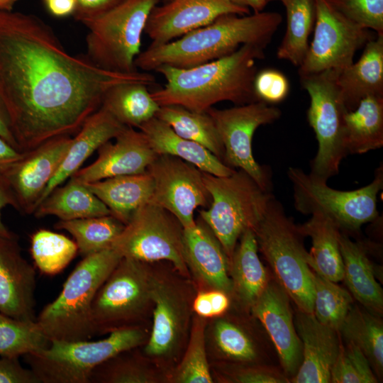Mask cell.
<instances>
[{"label":"cell","mask_w":383,"mask_h":383,"mask_svg":"<svg viewBox=\"0 0 383 383\" xmlns=\"http://www.w3.org/2000/svg\"><path fill=\"white\" fill-rule=\"evenodd\" d=\"M377 377L359 348L350 342L340 344L331 372L332 383H377Z\"/></svg>","instance_id":"44"},{"label":"cell","mask_w":383,"mask_h":383,"mask_svg":"<svg viewBox=\"0 0 383 383\" xmlns=\"http://www.w3.org/2000/svg\"><path fill=\"white\" fill-rule=\"evenodd\" d=\"M193 309L196 314L203 318L213 317L212 307L207 292H199L193 302Z\"/></svg>","instance_id":"53"},{"label":"cell","mask_w":383,"mask_h":383,"mask_svg":"<svg viewBox=\"0 0 383 383\" xmlns=\"http://www.w3.org/2000/svg\"><path fill=\"white\" fill-rule=\"evenodd\" d=\"M281 1L282 0H267V3H269L270 1Z\"/></svg>","instance_id":"58"},{"label":"cell","mask_w":383,"mask_h":383,"mask_svg":"<svg viewBox=\"0 0 383 383\" xmlns=\"http://www.w3.org/2000/svg\"><path fill=\"white\" fill-rule=\"evenodd\" d=\"M282 21L277 12L222 15L211 23L161 45H150L135 60L144 72L169 65L188 68L227 56L251 44L265 49Z\"/></svg>","instance_id":"3"},{"label":"cell","mask_w":383,"mask_h":383,"mask_svg":"<svg viewBox=\"0 0 383 383\" xmlns=\"http://www.w3.org/2000/svg\"><path fill=\"white\" fill-rule=\"evenodd\" d=\"M35 268L23 257L18 238L0 236V312L35 321Z\"/></svg>","instance_id":"20"},{"label":"cell","mask_w":383,"mask_h":383,"mask_svg":"<svg viewBox=\"0 0 383 383\" xmlns=\"http://www.w3.org/2000/svg\"><path fill=\"white\" fill-rule=\"evenodd\" d=\"M165 1H169V0H165Z\"/></svg>","instance_id":"59"},{"label":"cell","mask_w":383,"mask_h":383,"mask_svg":"<svg viewBox=\"0 0 383 383\" xmlns=\"http://www.w3.org/2000/svg\"><path fill=\"white\" fill-rule=\"evenodd\" d=\"M313 38L299 67V76L342 70L354 61L356 52L373 39L372 30L342 15L327 0H315Z\"/></svg>","instance_id":"14"},{"label":"cell","mask_w":383,"mask_h":383,"mask_svg":"<svg viewBox=\"0 0 383 383\" xmlns=\"http://www.w3.org/2000/svg\"><path fill=\"white\" fill-rule=\"evenodd\" d=\"M183 229L178 219L164 208L148 202L125 225L111 248L122 257L145 263L167 260L188 274L183 252Z\"/></svg>","instance_id":"12"},{"label":"cell","mask_w":383,"mask_h":383,"mask_svg":"<svg viewBox=\"0 0 383 383\" xmlns=\"http://www.w3.org/2000/svg\"><path fill=\"white\" fill-rule=\"evenodd\" d=\"M287 14V28L277 56L296 67L302 64L309 38L316 21L315 0H282Z\"/></svg>","instance_id":"36"},{"label":"cell","mask_w":383,"mask_h":383,"mask_svg":"<svg viewBox=\"0 0 383 383\" xmlns=\"http://www.w3.org/2000/svg\"><path fill=\"white\" fill-rule=\"evenodd\" d=\"M146 172L153 181L150 202L173 214L184 228L194 226L195 210L209 207L211 203L203 172L189 162L167 155H157Z\"/></svg>","instance_id":"15"},{"label":"cell","mask_w":383,"mask_h":383,"mask_svg":"<svg viewBox=\"0 0 383 383\" xmlns=\"http://www.w3.org/2000/svg\"><path fill=\"white\" fill-rule=\"evenodd\" d=\"M150 282L145 262L122 257L94 299L91 319L95 334L138 326L151 301Z\"/></svg>","instance_id":"11"},{"label":"cell","mask_w":383,"mask_h":383,"mask_svg":"<svg viewBox=\"0 0 383 383\" xmlns=\"http://www.w3.org/2000/svg\"><path fill=\"white\" fill-rule=\"evenodd\" d=\"M72 140L70 135L57 136L23 152L1 180L13 200V207L21 213L33 214Z\"/></svg>","instance_id":"16"},{"label":"cell","mask_w":383,"mask_h":383,"mask_svg":"<svg viewBox=\"0 0 383 383\" xmlns=\"http://www.w3.org/2000/svg\"><path fill=\"white\" fill-rule=\"evenodd\" d=\"M238 383H286L289 379L276 369L268 367H248L236 370L232 377Z\"/></svg>","instance_id":"47"},{"label":"cell","mask_w":383,"mask_h":383,"mask_svg":"<svg viewBox=\"0 0 383 383\" xmlns=\"http://www.w3.org/2000/svg\"><path fill=\"white\" fill-rule=\"evenodd\" d=\"M265 49L245 44L221 58L188 68L157 67L165 85L151 93L160 106L177 105L196 112H206L218 102L242 105L258 101L253 90L256 63Z\"/></svg>","instance_id":"2"},{"label":"cell","mask_w":383,"mask_h":383,"mask_svg":"<svg viewBox=\"0 0 383 383\" xmlns=\"http://www.w3.org/2000/svg\"><path fill=\"white\" fill-rule=\"evenodd\" d=\"M340 250L343 262V279L348 291L365 309L382 317L383 291L376 280L374 266L362 244L340 231Z\"/></svg>","instance_id":"27"},{"label":"cell","mask_w":383,"mask_h":383,"mask_svg":"<svg viewBox=\"0 0 383 383\" xmlns=\"http://www.w3.org/2000/svg\"><path fill=\"white\" fill-rule=\"evenodd\" d=\"M124 225L143 205L150 202L153 181L147 172L110 177L84 184Z\"/></svg>","instance_id":"28"},{"label":"cell","mask_w":383,"mask_h":383,"mask_svg":"<svg viewBox=\"0 0 383 383\" xmlns=\"http://www.w3.org/2000/svg\"><path fill=\"white\" fill-rule=\"evenodd\" d=\"M312 272L314 286L313 313L321 323L338 331L353 306V297L349 291L336 282Z\"/></svg>","instance_id":"40"},{"label":"cell","mask_w":383,"mask_h":383,"mask_svg":"<svg viewBox=\"0 0 383 383\" xmlns=\"http://www.w3.org/2000/svg\"><path fill=\"white\" fill-rule=\"evenodd\" d=\"M0 137L7 141L10 145L18 150H19L17 142L10 128L7 117L0 105Z\"/></svg>","instance_id":"55"},{"label":"cell","mask_w":383,"mask_h":383,"mask_svg":"<svg viewBox=\"0 0 383 383\" xmlns=\"http://www.w3.org/2000/svg\"><path fill=\"white\" fill-rule=\"evenodd\" d=\"M184 257L188 269L204 284L233 293V284L228 274L229 259L218 240L201 219L194 226L183 229Z\"/></svg>","instance_id":"23"},{"label":"cell","mask_w":383,"mask_h":383,"mask_svg":"<svg viewBox=\"0 0 383 383\" xmlns=\"http://www.w3.org/2000/svg\"><path fill=\"white\" fill-rule=\"evenodd\" d=\"M98 150L97 158L89 165L78 170L70 178L87 184L104 179L144 173L157 155L144 134L126 126L114 138Z\"/></svg>","instance_id":"19"},{"label":"cell","mask_w":383,"mask_h":383,"mask_svg":"<svg viewBox=\"0 0 383 383\" xmlns=\"http://www.w3.org/2000/svg\"><path fill=\"white\" fill-rule=\"evenodd\" d=\"M354 23L383 34V0H327Z\"/></svg>","instance_id":"45"},{"label":"cell","mask_w":383,"mask_h":383,"mask_svg":"<svg viewBox=\"0 0 383 383\" xmlns=\"http://www.w3.org/2000/svg\"><path fill=\"white\" fill-rule=\"evenodd\" d=\"M339 71L300 76L301 84L310 97L308 121L318 141L309 174L325 182L338 173L342 160L348 155L345 147L348 110L337 83Z\"/></svg>","instance_id":"10"},{"label":"cell","mask_w":383,"mask_h":383,"mask_svg":"<svg viewBox=\"0 0 383 383\" xmlns=\"http://www.w3.org/2000/svg\"><path fill=\"white\" fill-rule=\"evenodd\" d=\"M207 292L212 307L213 316H221L226 312L230 304L228 294L217 289H212Z\"/></svg>","instance_id":"51"},{"label":"cell","mask_w":383,"mask_h":383,"mask_svg":"<svg viewBox=\"0 0 383 383\" xmlns=\"http://www.w3.org/2000/svg\"><path fill=\"white\" fill-rule=\"evenodd\" d=\"M150 299L155 306L153 326L145 352L155 357H168L178 349L185 335L187 300L173 284L152 275Z\"/></svg>","instance_id":"21"},{"label":"cell","mask_w":383,"mask_h":383,"mask_svg":"<svg viewBox=\"0 0 383 383\" xmlns=\"http://www.w3.org/2000/svg\"><path fill=\"white\" fill-rule=\"evenodd\" d=\"M121 255L113 248L84 257L63 284L57 297L36 317L50 339L61 341L90 340L95 332L91 306L95 295Z\"/></svg>","instance_id":"4"},{"label":"cell","mask_w":383,"mask_h":383,"mask_svg":"<svg viewBox=\"0 0 383 383\" xmlns=\"http://www.w3.org/2000/svg\"><path fill=\"white\" fill-rule=\"evenodd\" d=\"M125 225L111 215L59 221L55 228L72 235L84 257L111 248Z\"/></svg>","instance_id":"37"},{"label":"cell","mask_w":383,"mask_h":383,"mask_svg":"<svg viewBox=\"0 0 383 383\" xmlns=\"http://www.w3.org/2000/svg\"><path fill=\"white\" fill-rule=\"evenodd\" d=\"M299 228L311 239L309 265L311 269L334 282L343 279V262L340 250V230L328 218L313 213Z\"/></svg>","instance_id":"30"},{"label":"cell","mask_w":383,"mask_h":383,"mask_svg":"<svg viewBox=\"0 0 383 383\" xmlns=\"http://www.w3.org/2000/svg\"><path fill=\"white\" fill-rule=\"evenodd\" d=\"M290 85L287 77L274 69L257 72L253 81V90L258 101L267 104L282 101L289 94Z\"/></svg>","instance_id":"46"},{"label":"cell","mask_w":383,"mask_h":383,"mask_svg":"<svg viewBox=\"0 0 383 383\" xmlns=\"http://www.w3.org/2000/svg\"><path fill=\"white\" fill-rule=\"evenodd\" d=\"M206 112L212 118L223 145V162L233 169L243 170L262 189L271 192L270 175L255 160L252 140L257 128L277 121L281 111L257 101L225 109L211 107Z\"/></svg>","instance_id":"13"},{"label":"cell","mask_w":383,"mask_h":383,"mask_svg":"<svg viewBox=\"0 0 383 383\" xmlns=\"http://www.w3.org/2000/svg\"><path fill=\"white\" fill-rule=\"evenodd\" d=\"M232 3L239 6L252 9L254 13L263 11L264 8L268 4L267 0H230Z\"/></svg>","instance_id":"56"},{"label":"cell","mask_w":383,"mask_h":383,"mask_svg":"<svg viewBox=\"0 0 383 383\" xmlns=\"http://www.w3.org/2000/svg\"><path fill=\"white\" fill-rule=\"evenodd\" d=\"M155 82L150 72L101 69L69 53L38 17L0 11V105L21 152L76 133L114 86Z\"/></svg>","instance_id":"1"},{"label":"cell","mask_w":383,"mask_h":383,"mask_svg":"<svg viewBox=\"0 0 383 383\" xmlns=\"http://www.w3.org/2000/svg\"><path fill=\"white\" fill-rule=\"evenodd\" d=\"M233 293L250 309L264 291L270 279L258 256V247L252 229L246 230L239 239L229 260Z\"/></svg>","instance_id":"29"},{"label":"cell","mask_w":383,"mask_h":383,"mask_svg":"<svg viewBox=\"0 0 383 383\" xmlns=\"http://www.w3.org/2000/svg\"><path fill=\"white\" fill-rule=\"evenodd\" d=\"M18 1L19 0H0V11H12Z\"/></svg>","instance_id":"57"},{"label":"cell","mask_w":383,"mask_h":383,"mask_svg":"<svg viewBox=\"0 0 383 383\" xmlns=\"http://www.w3.org/2000/svg\"><path fill=\"white\" fill-rule=\"evenodd\" d=\"M23 155L21 152L10 145L7 141L0 137V182L11 167ZM2 184V183H1Z\"/></svg>","instance_id":"50"},{"label":"cell","mask_w":383,"mask_h":383,"mask_svg":"<svg viewBox=\"0 0 383 383\" xmlns=\"http://www.w3.org/2000/svg\"><path fill=\"white\" fill-rule=\"evenodd\" d=\"M203 179L211 203L199 211V216L230 260L240 238L256 226L273 195L242 170L223 177L203 172Z\"/></svg>","instance_id":"6"},{"label":"cell","mask_w":383,"mask_h":383,"mask_svg":"<svg viewBox=\"0 0 383 383\" xmlns=\"http://www.w3.org/2000/svg\"><path fill=\"white\" fill-rule=\"evenodd\" d=\"M294 324L302 343V361L294 383H328L338 357V331L321 323L313 313L297 309Z\"/></svg>","instance_id":"22"},{"label":"cell","mask_w":383,"mask_h":383,"mask_svg":"<svg viewBox=\"0 0 383 383\" xmlns=\"http://www.w3.org/2000/svg\"><path fill=\"white\" fill-rule=\"evenodd\" d=\"M155 375L135 355L123 351L97 366L89 383H151Z\"/></svg>","instance_id":"42"},{"label":"cell","mask_w":383,"mask_h":383,"mask_svg":"<svg viewBox=\"0 0 383 383\" xmlns=\"http://www.w3.org/2000/svg\"><path fill=\"white\" fill-rule=\"evenodd\" d=\"M46 4L50 12L56 16H65L73 14L75 0H47Z\"/></svg>","instance_id":"52"},{"label":"cell","mask_w":383,"mask_h":383,"mask_svg":"<svg viewBox=\"0 0 383 383\" xmlns=\"http://www.w3.org/2000/svg\"><path fill=\"white\" fill-rule=\"evenodd\" d=\"M365 308L353 306L338 333L365 355L378 379L383 374V323Z\"/></svg>","instance_id":"34"},{"label":"cell","mask_w":383,"mask_h":383,"mask_svg":"<svg viewBox=\"0 0 383 383\" xmlns=\"http://www.w3.org/2000/svg\"><path fill=\"white\" fill-rule=\"evenodd\" d=\"M155 117L179 136L201 145L223 161V145L215 123L207 112L167 105L160 106Z\"/></svg>","instance_id":"35"},{"label":"cell","mask_w":383,"mask_h":383,"mask_svg":"<svg viewBox=\"0 0 383 383\" xmlns=\"http://www.w3.org/2000/svg\"><path fill=\"white\" fill-rule=\"evenodd\" d=\"M50 343L36 321L18 320L0 312V357H19L43 350Z\"/></svg>","instance_id":"39"},{"label":"cell","mask_w":383,"mask_h":383,"mask_svg":"<svg viewBox=\"0 0 383 383\" xmlns=\"http://www.w3.org/2000/svg\"><path fill=\"white\" fill-rule=\"evenodd\" d=\"M139 130L158 155H171L195 165L204 172L223 177L235 170L225 165L201 145L177 135L168 125L154 117L142 124Z\"/></svg>","instance_id":"26"},{"label":"cell","mask_w":383,"mask_h":383,"mask_svg":"<svg viewBox=\"0 0 383 383\" xmlns=\"http://www.w3.org/2000/svg\"><path fill=\"white\" fill-rule=\"evenodd\" d=\"M206 318L197 315L192 321L187 348L174 380L179 383H211L213 378L205 348Z\"/></svg>","instance_id":"41"},{"label":"cell","mask_w":383,"mask_h":383,"mask_svg":"<svg viewBox=\"0 0 383 383\" xmlns=\"http://www.w3.org/2000/svg\"><path fill=\"white\" fill-rule=\"evenodd\" d=\"M148 87L141 82L116 85L105 94L101 106L125 126L138 128L155 117L160 108Z\"/></svg>","instance_id":"33"},{"label":"cell","mask_w":383,"mask_h":383,"mask_svg":"<svg viewBox=\"0 0 383 383\" xmlns=\"http://www.w3.org/2000/svg\"><path fill=\"white\" fill-rule=\"evenodd\" d=\"M383 146V96H368L345 118L347 155L363 154Z\"/></svg>","instance_id":"32"},{"label":"cell","mask_w":383,"mask_h":383,"mask_svg":"<svg viewBox=\"0 0 383 383\" xmlns=\"http://www.w3.org/2000/svg\"><path fill=\"white\" fill-rule=\"evenodd\" d=\"M250 13L249 9L230 0H169L153 8L144 32L151 40L150 45H161L204 27L222 15Z\"/></svg>","instance_id":"17"},{"label":"cell","mask_w":383,"mask_h":383,"mask_svg":"<svg viewBox=\"0 0 383 383\" xmlns=\"http://www.w3.org/2000/svg\"><path fill=\"white\" fill-rule=\"evenodd\" d=\"M287 175L292 183L294 206L303 214L320 213L342 231H357L378 217L377 194L383 187L382 165L372 182L351 191L332 189L327 182L296 167H289Z\"/></svg>","instance_id":"9"},{"label":"cell","mask_w":383,"mask_h":383,"mask_svg":"<svg viewBox=\"0 0 383 383\" xmlns=\"http://www.w3.org/2000/svg\"><path fill=\"white\" fill-rule=\"evenodd\" d=\"M253 231L258 250L270 265L274 279L297 309L313 313V272L309 265V253L304 246L305 236L274 196Z\"/></svg>","instance_id":"5"},{"label":"cell","mask_w":383,"mask_h":383,"mask_svg":"<svg viewBox=\"0 0 383 383\" xmlns=\"http://www.w3.org/2000/svg\"><path fill=\"white\" fill-rule=\"evenodd\" d=\"M125 127L102 106L89 116L72 138L62 162L48 184L38 204L52 189L79 170L94 151L114 139Z\"/></svg>","instance_id":"24"},{"label":"cell","mask_w":383,"mask_h":383,"mask_svg":"<svg viewBox=\"0 0 383 383\" xmlns=\"http://www.w3.org/2000/svg\"><path fill=\"white\" fill-rule=\"evenodd\" d=\"M0 383H40L30 369L21 365L18 357H0Z\"/></svg>","instance_id":"48"},{"label":"cell","mask_w":383,"mask_h":383,"mask_svg":"<svg viewBox=\"0 0 383 383\" xmlns=\"http://www.w3.org/2000/svg\"><path fill=\"white\" fill-rule=\"evenodd\" d=\"M78 248L65 235L40 229L30 238V253L38 270L48 275L62 271L74 258Z\"/></svg>","instance_id":"38"},{"label":"cell","mask_w":383,"mask_h":383,"mask_svg":"<svg viewBox=\"0 0 383 383\" xmlns=\"http://www.w3.org/2000/svg\"><path fill=\"white\" fill-rule=\"evenodd\" d=\"M356 62L340 70L337 83L348 111L368 96H383V34L368 41Z\"/></svg>","instance_id":"25"},{"label":"cell","mask_w":383,"mask_h":383,"mask_svg":"<svg viewBox=\"0 0 383 383\" xmlns=\"http://www.w3.org/2000/svg\"><path fill=\"white\" fill-rule=\"evenodd\" d=\"M6 206H13V200L5 187L0 182V236L9 238L14 234L7 229L1 219V210Z\"/></svg>","instance_id":"54"},{"label":"cell","mask_w":383,"mask_h":383,"mask_svg":"<svg viewBox=\"0 0 383 383\" xmlns=\"http://www.w3.org/2000/svg\"><path fill=\"white\" fill-rule=\"evenodd\" d=\"M124 0H75L73 16L76 21L82 22L99 16L109 11Z\"/></svg>","instance_id":"49"},{"label":"cell","mask_w":383,"mask_h":383,"mask_svg":"<svg viewBox=\"0 0 383 383\" xmlns=\"http://www.w3.org/2000/svg\"><path fill=\"white\" fill-rule=\"evenodd\" d=\"M213 333L217 348L227 358L242 362H252L258 358L254 340L235 323L218 319L215 322Z\"/></svg>","instance_id":"43"},{"label":"cell","mask_w":383,"mask_h":383,"mask_svg":"<svg viewBox=\"0 0 383 383\" xmlns=\"http://www.w3.org/2000/svg\"><path fill=\"white\" fill-rule=\"evenodd\" d=\"M290 301L282 286L271 279L250 308L273 343L284 374L289 380L301 364L303 352Z\"/></svg>","instance_id":"18"},{"label":"cell","mask_w":383,"mask_h":383,"mask_svg":"<svg viewBox=\"0 0 383 383\" xmlns=\"http://www.w3.org/2000/svg\"><path fill=\"white\" fill-rule=\"evenodd\" d=\"M47 0H45V1H46Z\"/></svg>","instance_id":"60"},{"label":"cell","mask_w":383,"mask_h":383,"mask_svg":"<svg viewBox=\"0 0 383 383\" xmlns=\"http://www.w3.org/2000/svg\"><path fill=\"white\" fill-rule=\"evenodd\" d=\"M160 0H124L106 13L82 22L88 30L86 57L97 67L116 72L138 70L143 33Z\"/></svg>","instance_id":"8"},{"label":"cell","mask_w":383,"mask_h":383,"mask_svg":"<svg viewBox=\"0 0 383 383\" xmlns=\"http://www.w3.org/2000/svg\"><path fill=\"white\" fill-rule=\"evenodd\" d=\"M145 339L139 326L112 331L102 340L61 341L23 355L40 383H89L92 371L116 355L142 345Z\"/></svg>","instance_id":"7"},{"label":"cell","mask_w":383,"mask_h":383,"mask_svg":"<svg viewBox=\"0 0 383 383\" xmlns=\"http://www.w3.org/2000/svg\"><path fill=\"white\" fill-rule=\"evenodd\" d=\"M37 218L55 216L60 221L111 215L107 206L83 183L70 178L52 189L37 206Z\"/></svg>","instance_id":"31"}]
</instances>
